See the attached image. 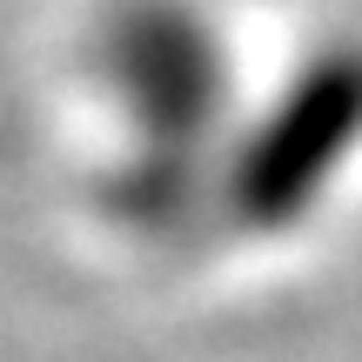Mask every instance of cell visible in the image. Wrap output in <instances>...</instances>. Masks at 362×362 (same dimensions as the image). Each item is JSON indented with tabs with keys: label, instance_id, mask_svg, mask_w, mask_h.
<instances>
[{
	"label": "cell",
	"instance_id": "1",
	"mask_svg": "<svg viewBox=\"0 0 362 362\" xmlns=\"http://www.w3.org/2000/svg\"><path fill=\"white\" fill-rule=\"evenodd\" d=\"M101 74L128 128L115 208L141 228H181V208L208 168L202 155L228 121V47L208 13L181 0H134L101 40Z\"/></svg>",
	"mask_w": 362,
	"mask_h": 362
},
{
	"label": "cell",
	"instance_id": "2",
	"mask_svg": "<svg viewBox=\"0 0 362 362\" xmlns=\"http://www.w3.org/2000/svg\"><path fill=\"white\" fill-rule=\"evenodd\" d=\"M362 148V47H329L309 74L262 115L248 141H235L221 228L228 235H275L302 221V208L336 181V168Z\"/></svg>",
	"mask_w": 362,
	"mask_h": 362
}]
</instances>
